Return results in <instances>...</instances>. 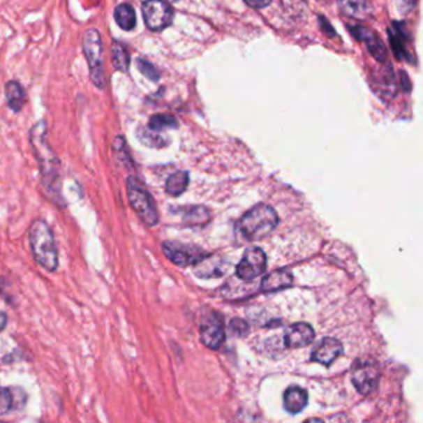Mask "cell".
<instances>
[{
	"mask_svg": "<svg viewBox=\"0 0 423 423\" xmlns=\"http://www.w3.org/2000/svg\"><path fill=\"white\" fill-rule=\"evenodd\" d=\"M267 257L260 247H250L245 251L242 260L236 267V274L239 279L250 282L261 276L266 269Z\"/></svg>",
	"mask_w": 423,
	"mask_h": 423,
	"instance_id": "obj_7",
	"label": "cell"
},
{
	"mask_svg": "<svg viewBox=\"0 0 423 423\" xmlns=\"http://www.w3.org/2000/svg\"><path fill=\"white\" fill-rule=\"evenodd\" d=\"M228 263L223 261L220 257L204 256L200 261L195 263V272L198 277L200 279H214V277H221L228 272Z\"/></svg>",
	"mask_w": 423,
	"mask_h": 423,
	"instance_id": "obj_15",
	"label": "cell"
},
{
	"mask_svg": "<svg viewBox=\"0 0 423 423\" xmlns=\"http://www.w3.org/2000/svg\"><path fill=\"white\" fill-rule=\"evenodd\" d=\"M178 126L177 118L172 116V114H168V113L154 114V116H151L149 123H148V128L159 132V133L163 131H167V129L178 128Z\"/></svg>",
	"mask_w": 423,
	"mask_h": 423,
	"instance_id": "obj_23",
	"label": "cell"
},
{
	"mask_svg": "<svg viewBox=\"0 0 423 423\" xmlns=\"http://www.w3.org/2000/svg\"><path fill=\"white\" fill-rule=\"evenodd\" d=\"M29 241L35 261L46 271L55 272L59 267V252L52 231L44 220L38 218L31 223Z\"/></svg>",
	"mask_w": 423,
	"mask_h": 423,
	"instance_id": "obj_2",
	"label": "cell"
},
{
	"mask_svg": "<svg viewBox=\"0 0 423 423\" xmlns=\"http://www.w3.org/2000/svg\"><path fill=\"white\" fill-rule=\"evenodd\" d=\"M112 64L113 67L121 73H128L131 65V55L126 47V45L114 40L112 43Z\"/></svg>",
	"mask_w": 423,
	"mask_h": 423,
	"instance_id": "obj_21",
	"label": "cell"
},
{
	"mask_svg": "<svg viewBox=\"0 0 423 423\" xmlns=\"http://www.w3.org/2000/svg\"><path fill=\"white\" fill-rule=\"evenodd\" d=\"M137 137H138L140 142H142L147 147H151V148H162V147L167 144L165 138L162 137L159 132L151 131V128L138 129Z\"/></svg>",
	"mask_w": 423,
	"mask_h": 423,
	"instance_id": "obj_24",
	"label": "cell"
},
{
	"mask_svg": "<svg viewBox=\"0 0 423 423\" xmlns=\"http://www.w3.org/2000/svg\"><path fill=\"white\" fill-rule=\"evenodd\" d=\"M163 252L170 261L178 266H189L195 265L201 258L207 255L195 246L184 245L180 242L167 241L163 244Z\"/></svg>",
	"mask_w": 423,
	"mask_h": 423,
	"instance_id": "obj_9",
	"label": "cell"
},
{
	"mask_svg": "<svg viewBox=\"0 0 423 423\" xmlns=\"http://www.w3.org/2000/svg\"><path fill=\"white\" fill-rule=\"evenodd\" d=\"M186 223L191 225H199V223H207L210 218V214L207 212V209L202 207H191L190 212L186 214Z\"/></svg>",
	"mask_w": 423,
	"mask_h": 423,
	"instance_id": "obj_26",
	"label": "cell"
},
{
	"mask_svg": "<svg viewBox=\"0 0 423 423\" xmlns=\"http://www.w3.org/2000/svg\"><path fill=\"white\" fill-rule=\"evenodd\" d=\"M344 348L339 340L334 338H324L317 348L313 350V362H320L323 365H330L343 354Z\"/></svg>",
	"mask_w": 423,
	"mask_h": 423,
	"instance_id": "obj_13",
	"label": "cell"
},
{
	"mask_svg": "<svg viewBox=\"0 0 423 423\" xmlns=\"http://www.w3.org/2000/svg\"><path fill=\"white\" fill-rule=\"evenodd\" d=\"M230 329H231V332H234L235 334L242 336V335H247L248 330H250V327L242 319H234V320H231Z\"/></svg>",
	"mask_w": 423,
	"mask_h": 423,
	"instance_id": "obj_29",
	"label": "cell"
},
{
	"mask_svg": "<svg viewBox=\"0 0 423 423\" xmlns=\"http://www.w3.org/2000/svg\"><path fill=\"white\" fill-rule=\"evenodd\" d=\"M389 39L391 47L396 57L401 61H411L413 56L407 50L406 44L408 43V35L405 30V25L401 22H392V29L389 30Z\"/></svg>",
	"mask_w": 423,
	"mask_h": 423,
	"instance_id": "obj_16",
	"label": "cell"
},
{
	"mask_svg": "<svg viewBox=\"0 0 423 423\" xmlns=\"http://www.w3.org/2000/svg\"><path fill=\"white\" fill-rule=\"evenodd\" d=\"M30 144L39 164L45 188L52 194H59L61 184V163L47 142L45 121H39L30 129Z\"/></svg>",
	"mask_w": 423,
	"mask_h": 423,
	"instance_id": "obj_1",
	"label": "cell"
},
{
	"mask_svg": "<svg viewBox=\"0 0 423 423\" xmlns=\"http://www.w3.org/2000/svg\"><path fill=\"white\" fill-rule=\"evenodd\" d=\"M338 6L344 15L359 22L373 17V8L369 0H338Z\"/></svg>",
	"mask_w": 423,
	"mask_h": 423,
	"instance_id": "obj_14",
	"label": "cell"
},
{
	"mask_svg": "<svg viewBox=\"0 0 423 423\" xmlns=\"http://www.w3.org/2000/svg\"><path fill=\"white\" fill-rule=\"evenodd\" d=\"M172 1H178V0H172Z\"/></svg>",
	"mask_w": 423,
	"mask_h": 423,
	"instance_id": "obj_35",
	"label": "cell"
},
{
	"mask_svg": "<svg viewBox=\"0 0 423 423\" xmlns=\"http://www.w3.org/2000/svg\"><path fill=\"white\" fill-rule=\"evenodd\" d=\"M314 329L306 323H297L290 325L284 334V344L292 349H298L309 346L314 340Z\"/></svg>",
	"mask_w": 423,
	"mask_h": 423,
	"instance_id": "obj_12",
	"label": "cell"
},
{
	"mask_svg": "<svg viewBox=\"0 0 423 423\" xmlns=\"http://www.w3.org/2000/svg\"><path fill=\"white\" fill-rule=\"evenodd\" d=\"M128 200L131 207L145 225L156 226L159 221L156 201L134 178L128 179Z\"/></svg>",
	"mask_w": 423,
	"mask_h": 423,
	"instance_id": "obj_5",
	"label": "cell"
},
{
	"mask_svg": "<svg viewBox=\"0 0 423 423\" xmlns=\"http://www.w3.org/2000/svg\"><path fill=\"white\" fill-rule=\"evenodd\" d=\"M113 153L122 164H129L132 163V159L129 158L128 151H127V144L123 137H117L114 143H113Z\"/></svg>",
	"mask_w": 423,
	"mask_h": 423,
	"instance_id": "obj_27",
	"label": "cell"
},
{
	"mask_svg": "<svg viewBox=\"0 0 423 423\" xmlns=\"http://www.w3.org/2000/svg\"><path fill=\"white\" fill-rule=\"evenodd\" d=\"M6 105L15 113L22 111V107L25 106L28 100L24 87L17 81H9L6 84Z\"/></svg>",
	"mask_w": 423,
	"mask_h": 423,
	"instance_id": "obj_19",
	"label": "cell"
},
{
	"mask_svg": "<svg viewBox=\"0 0 423 423\" xmlns=\"http://www.w3.org/2000/svg\"><path fill=\"white\" fill-rule=\"evenodd\" d=\"M319 24H320V27L323 29V33L327 34L329 38H334L335 35H336V34H335L334 28L329 24L327 17H319Z\"/></svg>",
	"mask_w": 423,
	"mask_h": 423,
	"instance_id": "obj_30",
	"label": "cell"
},
{
	"mask_svg": "<svg viewBox=\"0 0 423 423\" xmlns=\"http://www.w3.org/2000/svg\"><path fill=\"white\" fill-rule=\"evenodd\" d=\"M82 50L89 68V78L97 89H106L107 78L103 59V41L97 29L86 30L82 38Z\"/></svg>",
	"mask_w": 423,
	"mask_h": 423,
	"instance_id": "obj_4",
	"label": "cell"
},
{
	"mask_svg": "<svg viewBox=\"0 0 423 423\" xmlns=\"http://www.w3.org/2000/svg\"><path fill=\"white\" fill-rule=\"evenodd\" d=\"M246 4L250 6L251 8H255V9H263L266 6H269L272 3L273 0H245Z\"/></svg>",
	"mask_w": 423,
	"mask_h": 423,
	"instance_id": "obj_31",
	"label": "cell"
},
{
	"mask_svg": "<svg viewBox=\"0 0 423 423\" xmlns=\"http://www.w3.org/2000/svg\"><path fill=\"white\" fill-rule=\"evenodd\" d=\"M279 225V215L268 205L258 204L246 212L241 218L239 228L246 239L258 241L271 234Z\"/></svg>",
	"mask_w": 423,
	"mask_h": 423,
	"instance_id": "obj_3",
	"label": "cell"
},
{
	"mask_svg": "<svg viewBox=\"0 0 423 423\" xmlns=\"http://www.w3.org/2000/svg\"><path fill=\"white\" fill-rule=\"evenodd\" d=\"M350 30L351 35L355 36L357 40L364 41L366 44L368 50L379 62L386 61L387 59V51L383 40L375 33H371L369 29L364 28L362 25H354V27H348Z\"/></svg>",
	"mask_w": 423,
	"mask_h": 423,
	"instance_id": "obj_11",
	"label": "cell"
},
{
	"mask_svg": "<svg viewBox=\"0 0 423 423\" xmlns=\"http://www.w3.org/2000/svg\"><path fill=\"white\" fill-rule=\"evenodd\" d=\"M284 408L290 413H299L308 403V394L298 386H290L283 395Z\"/></svg>",
	"mask_w": 423,
	"mask_h": 423,
	"instance_id": "obj_18",
	"label": "cell"
},
{
	"mask_svg": "<svg viewBox=\"0 0 423 423\" xmlns=\"http://www.w3.org/2000/svg\"><path fill=\"white\" fill-rule=\"evenodd\" d=\"M135 66L138 68V71H140L143 76L148 78V80H151L153 82L159 81L161 73L158 71V68H156L151 62L147 61L144 59H137Z\"/></svg>",
	"mask_w": 423,
	"mask_h": 423,
	"instance_id": "obj_25",
	"label": "cell"
},
{
	"mask_svg": "<svg viewBox=\"0 0 423 423\" xmlns=\"http://www.w3.org/2000/svg\"><path fill=\"white\" fill-rule=\"evenodd\" d=\"M415 3H416V0H397V4H399L401 13H408L413 9Z\"/></svg>",
	"mask_w": 423,
	"mask_h": 423,
	"instance_id": "obj_32",
	"label": "cell"
},
{
	"mask_svg": "<svg viewBox=\"0 0 423 423\" xmlns=\"http://www.w3.org/2000/svg\"><path fill=\"white\" fill-rule=\"evenodd\" d=\"M293 283V276L287 269H276L262 279L261 288L265 293H272L288 288Z\"/></svg>",
	"mask_w": 423,
	"mask_h": 423,
	"instance_id": "obj_17",
	"label": "cell"
},
{
	"mask_svg": "<svg viewBox=\"0 0 423 423\" xmlns=\"http://www.w3.org/2000/svg\"><path fill=\"white\" fill-rule=\"evenodd\" d=\"M142 13L147 28L151 31H162L173 22V8L165 0H145Z\"/></svg>",
	"mask_w": 423,
	"mask_h": 423,
	"instance_id": "obj_6",
	"label": "cell"
},
{
	"mask_svg": "<svg viewBox=\"0 0 423 423\" xmlns=\"http://www.w3.org/2000/svg\"><path fill=\"white\" fill-rule=\"evenodd\" d=\"M352 384L362 395H370L379 384L380 369L376 362H362L352 369Z\"/></svg>",
	"mask_w": 423,
	"mask_h": 423,
	"instance_id": "obj_8",
	"label": "cell"
},
{
	"mask_svg": "<svg viewBox=\"0 0 423 423\" xmlns=\"http://www.w3.org/2000/svg\"><path fill=\"white\" fill-rule=\"evenodd\" d=\"M400 80H401V86L402 89L405 91V92H410L411 91V87H413V84L410 82V78L407 76V73L405 71H401L400 73Z\"/></svg>",
	"mask_w": 423,
	"mask_h": 423,
	"instance_id": "obj_33",
	"label": "cell"
},
{
	"mask_svg": "<svg viewBox=\"0 0 423 423\" xmlns=\"http://www.w3.org/2000/svg\"><path fill=\"white\" fill-rule=\"evenodd\" d=\"M13 405V396L10 391L0 386V416L9 413Z\"/></svg>",
	"mask_w": 423,
	"mask_h": 423,
	"instance_id": "obj_28",
	"label": "cell"
},
{
	"mask_svg": "<svg viewBox=\"0 0 423 423\" xmlns=\"http://www.w3.org/2000/svg\"><path fill=\"white\" fill-rule=\"evenodd\" d=\"M6 323H8V317L4 312H0V333L6 329Z\"/></svg>",
	"mask_w": 423,
	"mask_h": 423,
	"instance_id": "obj_34",
	"label": "cell"
},
{
	"mask_svg": "<svg viewBox=\"0 0 423 423\" xmlns=\"http://www.w3.org/2000/svg\"><path fill=\"white\" fill-rule=\"evenodd\" d=\"M113 17H114V20L117 22L118 27L124 31H131V30L135 28L137 15H135L133 6L131 4L123 3V4L116 6Z\"/></svg>",
	"mask_w": 423,
	"mask_h": 423,
	"instance_id": "obj_20",
	"label": "cell"
},
{
	"mask_svg": "<svg viewBox=\"0 0 423 423\" xmlns=\"http://www.w3.org/2000/svg\"><path fill=\"white\" fill-rule=\"evenodd\" d=\"M200 336L201 341L212 350H216L223 346L225 340V324L223 317L218 313H212L202 319Z\"/></svg>",
	"mask_w": 423,
	"mask_h": 423,
	"instance_id": "obj_10",
	"label": "cell"
},
{
	"mask_svg": "<svg viewBox=\"0 0 423 423\" xmlns=\"http://www.w3.org/2000/svg\"><path fill=\"white\" fill-rule=\"evenodd\" d=\"M188 184H189V174L186 172H177L168 178L165 191L169 195H181L188 188Z\"/></svg>",
	"mask_w": 423,
	"mask_h": 423,
	"instance_id": "obj_22",
	"label": "cell"
}]
</instances>
